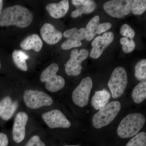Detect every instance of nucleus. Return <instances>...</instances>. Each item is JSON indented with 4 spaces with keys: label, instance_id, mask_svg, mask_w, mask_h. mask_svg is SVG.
<instances>
[{
    "label": "nucleus",
    "instance_id": "nucleus-34",
    "mask_svg": "<svg viewBox=\"0 0 146 146\" xmlns=\"http://www.w3.org/2000/svg\"><path fill=\"white\" fill-rule=\"evenodd\" d=\"M1 68V61H0V69Z\"/></svg>",
    "mask_w": 146,
    "mask_h": 146
},
{
    "label": "nucleus",
    "instance_id": "nucleus-11",
    "mask_svg": "<svg viewBox=\"0 0 146 146\" xmlns=\"http://www.w3.org/2000/svg\"><path fill=\"white\" fill-rule=\"evenodd\" d=\"M114 35L111 32H107L102 36H97L92 41V48L90 53V56L94 59L99 58L102 54L104 50L114 40Z\"/></svg>",
    "mask_w": 146,
    "mask_h": 146
},
{
    "label": "nucleus",
    "instance_id": "nucleus-26",
    "mask_svg": "<svg viewBox=\"0 0 146 146\" xmlns=\"http://www.w3.org/2000/svg\"><path fill=\"white\" fill-rule=\"evenodd\" d=\"M120 42L122 45L123 51L126 53L131 52L135 49L136 44L133 39L129 40L127 37H123L120 39Z\"/></svg>",
    "mask_w": 146,
    "mask_h": 146
},
{
    "label": "nucleus",
    "instance_id": "nucleus-8",
    "mask_svg": "<svg viewBox=\"0 0 146 146\" xmlns=\"http://www.w3.org/2000/svg\"><path fill=\"white\" fill-rule=\"evenodd\" d=\"M132 0H111L103 5L106 12L114 18H122L131 12Z\"/></svg>",
    "mask_w": 146,
    "mask_h": 146
},
{
    "label": "nucleus",
    "instance_id": "nucleus-25",
    "mask_svg": "<svg viewBox=\"0 0 146 146\" xmlns=\"http://www.w3.org/2000/svg\"><path fill=\"white\" fill-rule=\"evenodd\" d=\"M126 146H146V132L138 133L128 142Z\"/></svg>",
    "mask_w": 146,
    "mask_h": 146
},
{
    "label": "nucleus",
    "instance_id": "nucleus-1",
    "mask_svg": "<svg viewBox=\"0 0 146 146\" xmlns=\"http://www.w3.org/2000/svg\"><path fill=\"white\" fill-rule=\"evenodd\" d=\"M33 20L31 12L20 5L12 6L2 11L0 15V26H16L24 28L31 24Z\"/></svg>",
    "mask_w": 146,
    "mask_h": 146
},
{
    "label": "nucleus",
    "instance_id": "nucleus-33",
    "mask_svg": "<svg viewBox=\"0 0 146 146\" xmlns=\"http://www.w3.org/2000/svg\"><path fill=\"white\" fill-rule=\"evenodd\" d=\"M65 146H77V145H65Z\"/></svg>",
    "mask_w": 146,
    "mask_h": 146
},
{
    "label": "nucleus",
    "instance_id": "nucleus-30",
    "mask_svg": "<svg viewBox=\"0 0 146 146\" xmlns=\"http://www.w3.org/2000/svg\"><path fill=\"white\" fill-rule=\"evenodd\" d=\"M112 26V24L108 22L102 24L100 23L97 28L96 34L99 35L109 30Z\"/></svg>",
    "mask_w": 146,
    "mask_h": 146
},
{
    "label": "nucleus",
    "instance_id": "nucleus-23",
    "mask_svg": "<svg viewBox=\"0 0 146 146\" xmlns=\"http://www.w3.org/2000/svg\"><path fill=\"white\" fill-rule=\"evenodd\" d=\"M135 77L141 82L146 81V60L143 59L138 61L135 67Z\"/></svg>",
    "mask_w": 146,
    "mask_h": 146
},
{
    "label": "nucleus",
    "instance_id": "nucleus-27",
    "mask_svg": "<svg viewBox=\"0 0 146 146\" xmlns=\"http://www.w3.org/2000/svg\"><path fill=\"white\" fill-rule=\"evenodd\" d=\"M120 33L123 36L129 38L130 39H133L135 35L134 30L127 24H124L121 27Z\"/></svg>",
    "mask_w": 146,
    "mask_h": 146
},
{
    "label": "nucleus",
    "instance_id": "nucleus-9",
    "mask_svg": "<svg viewBox=\"0 0 146 146\" xmlns=\"http://www.w3.org/2000/svg\"><path fill=\"white\" fill-rule=\"evenodd\" d=\"M87 50L82 49L79 52L77 49L72 51L70 57L65 65V70L69 76H78L81 73L83 68L81 63L89 56Z\"/></svg>",
    "mask_w": 146,
    "mask_h": 146
},
{
    "label": "nucleus",
    "instance_id": "nucleus-28",
    "mask_svg": "<svg viewBox=\"0 0 146 146\" xmlns=\"http://www.w3.org/2000/svg\"><path fill=\"white\" fill-rule=\"evenodd\" d=\"M82 45V44L81 42L73 41L68 39L61 45V48L64 50H68L72 48L81 46Z\"/></svg>",
    "mask_w": 146,
    "mask_h": 146
},
{
    "label": "nucleus",
    "instance_id": "nucleus-13",
    "mask_svg": "<svg viewBox=\"0 0 146 146\" xmlns=\"http://www.w3.org/2000/svg\"><path fill=\"white\" fill-rule=\"evenodd\" d=\"M42 39L48 44L54 45L62 38L63 34L57 30L52 24L45 23L40 29Z\"/></svg>",
    "mask_w": 146,
    "mask_h": 146
},
{
    "label": "nucleus",
    "instance_id": "nucleus-24",
    "mask_svg": "<svg viewBox=\"0 0 146 146\" xmlns=\"http://www.w3.org/2000/svg\"><path fill=\"white\" fill-rule=\"evenodd\" d=\"M145 0H134L131 5V11L135 15H141L145 11Z\"/></svg>",
    "mask_w": 146,
    "mask_h": 146
},
{
    "label": "nucleus",
    "instance_id": "nucleus-12",
    "mask_svg": "<svg viewBox=\"0 0 146 146\" xmlns=\"http://www.w3.org/2000/svg\"><path fill=\"white\" fill-rule=\"evenodd\" d=\"M28 120V115L26 112H18L13 124L12 134L13 140L16 143H21L25 136L26 125Z\"/></svg>",
    "mask_w": 146,
    "mask_h": 146
},
{
    "label": "nucleus",
    "instance_id": "nucleus-4",
    "mask_svg": "<svg viewBox=\"0 0 146 146\" xmlns=\"http://www.w3.org/2000/svg\"><path fill=\"white\" fill-rule=\"evenodd\" d=\"M59 68L56 63H52L42 72L40 75L41 82L46 83V87L48 91L56 92L64 88V79L56 74Z\"/></svg>",
    "mask_w": 146,
    "mask_h": 146
},
{
    "label": "nucleus",
    "instance_id": "nucleus-14",
    "mask_svg": "<svg viewBox=\"0 0 146 146\" xmlns=\"http://www.w3.org/2000/svg\"><path fill=\"white\" fill-rule=\"evenodd\" d=\"M72 3L76 8L71 14L74 18H77L82 14L92 13L97 7L96 3L92 0H73Z\"/></svg>",
    "mask_w": 146,
    "mask_h": 146
},
{
    "label": "nucleus",
    "instance_id": "nucleus-5",
    "mask_svg": "<svg viewBox=\"0 0 146 146\" xmlns=\"http://www.w3.org/2000/svg\"><path fill=\"white\" fill-rule=\"evenodd\" d=\"M127 83V74L125 68L122 67L115 68L108 82L112 98H117L122 96Z\"/></svg>",
    "mask_w": 146,
    "mask_h": 146
},
{
    "label": "nucleus",
    "instance_id": "nucleus-10",
    "mask_svg": "<svg viewBox=\"0 0 146 146\" xmlns=\"http://www.w3.org/2000/svg\"><path fill=\"white\" fill-rule=\"evenodd\" d=\"M42 117L47 125L52 129L68 128L71 124L63 112L57 109L52 110L42 115Z\"/></svg>",
    "mask_w": 146,
    "mask_h": 146
},
{
    "label": "nucleus",
    "instance_id": "nucleus-31",
    "mask_svg": "<svg viewBox=\"0 0 146 146\" xmlns=\"http://www.w3.org/2000/svg\"><path fill=\"white\" fill-rule=\"evenodd\" d=\"M8 143V138L6 134L0 133V146H7Z\"/></svg>",
    "mask_w": 146,
    "mask_h": 146
},
{
    "label": "nucleus",
    "instance_id": "nucleus-19",
    "mask_svg": "<svg viewBox=\"0 0 146 146\" xmlns=\"http://www.w3.org/2000/svg\"><path fill=\"white\" fill-rule=\"evenodd\" d=\"M29 57L28 55L21 50H15L12 53V58L15 65L18 68L25 72L28 70L26 60Z\"/></svg>",
    "mask_w": 146,
    "mask_h": 146
},
{
    "label": "nucleus",
    "instance_id": "nucleus-21",
    "mask_svg": "<svg viewBox=\"0 0 146 146\" xmlns=\"http://www.w3.org/2000/svg\"><path fill=\"white\" fill-rule=\"evenodd\" d=\"M63 35L68 39L78 42H81L86 38V30L84 28L78 30L76 28H73L64 32Z\"/></svg>",
    "mask_w": 146,
    "mask_h": 146
},
{
    "label": "nucleus",
    "instance_id": "nucleus-32",
    "mask_svg": "<svg viewBox=\"0 0 146 146\" xmlns=\"http://www.w3.org/2000/svg\"><path fill=\"white\" fill-rule=\"evenodd\" d=\"M3 3V1L2 0H0V15H1V13L2 12V10Z\"/></svg>",
    "mask_w": 146,
    "mask_h": 146
},
{
    "label": "nucleus",
    "instance_id": "nucleus-16",
    "mask_svg": "<svg viewBox=\"0 0 146 146\" xmlns=\"http://www.w3.org/2000/svg\"><path fill=\"white\" fill-rule=\"evenodd\" d=\"M69 2L68 0H63L58 3H52L48 4L46 9L52 18L58 19L63 18L69 10Z\"/></svg>",
    "mask_w": 146,
    "mask_h": 146
},
{
    "label": "nucleus",
    "instance_id": "nucleus-6",
    "mask_svg": "<svg viewBox=\"0 0 146 146\" xmlns=\"http://www.w3.org/2000/svg\"><path fill=\"white\" fill-rule=\"evenodd\" d=\"M23 98L27 106L33 109L49 106L53 103L51 97L45 92L37 90H26L24 92Z\"/></svg>",
    "mask_w": 146,
    "mask_h": 146
},
{
    "label": "nucleus",
    "instance_id": "nucleus-22",
    "mask_svg": "<svg viewBox=\"0 0 146 146\" xmlns=\"http://www.w3.org/2000/svg\"><path fill=\"white\" fill-rule=\"evenodd\" d=\"M99 16H96L89 21L85 28L86 40L91 41L96 35L97 29L100 23Z\"/></svg>",
    "mask_w": 146,
    "mask_h": 146
},
{
    "label": "nucleus",
    "instance_id": "nucleus-18",
    "mask_svg": "<svg viewBox=\"0 0 146 146\" xmlns=\"http://www.w3.org/2000/svg\"><path fill=\"white\" fill-rule=\"evenodd\" d=\"M110 98V94L105 89L96 91L91 100V105L95 109L100 110L108 104Z\"/></svg>",
    "mask_w": 146,
    "mask_h": 146
},
{
    "label": "nucleus",
    "instance_id": "nucleus-15",
    "mask_svg": "<svg viewBox=\"0 0 146 146\" xmlns=\"http://www.w3.org/2000/svg\"><path fill=\"white\" fill-rule=\"evenodd\" d=\"M18 106V102L12 101L11 98L6 96L0 102V117L7 121L12 117Z\"/></svg>",
    "mask_w": 146,
    "mask_h": 146
},
{
    "label": "nucleus",
    "instance_id": "nucleus-3",
    "mask_svg": "<svg viewBox=\"0 0 146 146\" xmlns=\"http://www.w3.org/2000/svg\"><path fill=\"white\" fill-rule=\"evenodd\" d=\"M121 109L119 102L109 103L94 115L92 119L93 125L96 128L100 129L108 125L115 119Z\"/></svg>",
    "mask_w": 146,
    "mask_h": 146
},
{
    "label": "nucleus",
    "instance_id": "nucleus-29",
    "mask_svg": "<svg viewBox=\"0 0 146 146\" xmlns=\"http://www.w3.org/2000/svg\"><path fill=\"white\" fill-rule=\"evenodd\" d=\"M25 146H46V145L39 136L35 135L30 139Z\"/></svg>",
    "mask_w": 146,
    "mask_h": 146
},
{
    "label": "nucleus",
    "instance_id": "nucleus-17",
    "mask_svg": "<svg viewBox=\"0 0 146 146\" xmlns=\"http://www.w3.org/2000/svg\"><path fill=\"white\" fill-rule=\"evenodd\" d=\"M20 46L24 50H33L36 52L40 51L43 46V42L38 35H29L21 42Z\"/></svg>",
    "mask_w": 146,
    "mask_h": 146
},
{
    "label": "nucleus",
    "instance_id": "nucleus-20",
    "mask_svg": "<svg viewBox=\"0 0 146 146\" xmlns=\"http://www.w3.org/2000/svg\"><path fill=\"white\" fill-rule=\"evenodd\" d=\"M132 98L136 104H140L146 98V82H141L133 89Z\"/></svg>",
    "mask_w": 146,
    "mask_h": 146
},
{
    "label": "nucleus",
    "instance_id": "nucleus-2",
    "mask_svg": "<svg viewBox=\"0 0 146 146\" xmlns=\"http://www.w3.org/2000/svg\"><path fill=\"white\" fill-rule=\"evenodd\" d=\"M145 118L143 114L133 113L126 116L121 121L117 129L120 138H130L136 136L143 127Z\"/></svg>",
    "mask_w": 146,
    "mask_h": 146
},
{
    "label": "nucleus",
    "instance_id": "nucleus-7",
    "mask_svg": "<svg viewBox=\"0 0 146 146\" xmlns=\"http://www.w3.org/2000/svg\"><path fill=\"white\" fill-rule=\"evenodd\" d=\"M93 82L90 77H86L82 80L78 86L73 91L72 98L74 103L80 107L88 105Z\"/></svg>",
    "mask_w": 146,
    "mask_h": 146
}]
</instances>
